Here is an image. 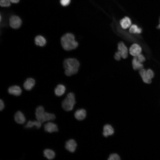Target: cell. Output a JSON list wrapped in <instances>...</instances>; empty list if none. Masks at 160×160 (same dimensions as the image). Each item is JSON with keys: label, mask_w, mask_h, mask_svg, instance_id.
Here are the masks:
<instances>
[{"label": "cell", "mask_w": 160, "mask_h": 160, "mask_svg": "<svg viewBox=\"0 0 160 160\" xmlns=\"http://www.w3.org/2000/svg\"><path fill=\"white\" fill-rule=\"evenodd\" d=\"M45 131L49 133L57 132L58 131L57 127L56 124L52 122H48L44 126Z\"/></svg>", "instance_id": "obj_8"}, {"label": "cell", "mask_w": 160, "mask_h": 160, "mask_svg": "<svg viewBox=\"0 0 160 160\" xmlns=\"http://www.w3.org/2000/svg\"><path fill=\"white\" fill-rule=\"evenodd\" d=\"M118 51L120 52L121 57L126 58L128 57V50L125 44L122 41H120L118 44Z\"/></svg>", "instance_id": "obj_5"}, {"label": "cell", "mask_w": 160, "mask_h": 160, "mask_svg": "<svg viewBox=\"0 0 160 160\" xmlns=\"http://www.w3.org/2000/svg\"><path fill=\"white\" fill-rule=\"evenodd\" d=\"M142 51V48L138 44L135 43L132 44L129 49V52L132 55L136 57L141 54Z\"/></svg>", "instance_id": "obj_6"}, {"label": "cell", "mask_w": 160, "mask_h": 160, "mask_svg": "<svg viewBox=\"0 0 160 160\" xmlns=\"http://www.w3.org/2000/svg\"><path fill=\"white\" fill-rule=\"evenodd\" d=\"M114 132V129L111 125L106 124L104 126L103 134L104 137H107L108 136L111 135L113 134Z\"/></svg>", "instance_id": "obj_14"}, {"label": "cell", "mask_w": 160, "mask_h": 160, "mask_svg": "<svg viewBox=\"0 0 160 160\" xmlns=\"http://www.w3.org/2000/svg\"><path fill=\"white\" fill-rule=\"evenodd\" d=\"M146 73L148 78L151 79L154 76V73L153 71L150 69H147L146 71Z\"/></svg>", "instance_id": "obj_26"}, {"label": "cell", "mask_w": 160, "mask_h": 160, "mask_svg": "<svg viewBox=\"0 0 160 160\" xmlns=\"http://www.w3.org/2000/svg\"><path fill=\"white\" fill-rule=\"evenodd\" d=\"M146 71L145 69L142 68L140 70L139 74L143 81L145 83L149 84L151 83V80L149 79L147 76Z\"/></svg>", "instance_id": "obj_20"}, {"label": "cell", "mask_w": 160, "mask_h": 160, "mask_svg": "<svg viewBox=\"0 0 160 160\" xmlns=\"http://www.w3.org/2000/svg\"><path fill=\"white\" fill-rule=\"evenodd\" d=\"M4 107V103L2 100L1 99L0 100V110L1 111H2Z\"/></svg>", "instance_id": "obj_30"}, {"label": "cell", "mask_w": 160, "mask_h": 160, "mask_svg": "<svg viewBox=\"0 0 160 160\" xmlns=\"http://www.w3.org/2000/svg\"><path fill=\"white\" fill-rule=\"evenodd\" d=\"M9 93L16 96L20 95L22 93L20 87L17 85H14L10 87L8 90Z\"/></svg>", "instance_id": "obj_11"}, {"label": "cell", "mask_w": 160, "mask_h": 160, "mask_svg": "<svg viewBox=\"0 0 160 160\" xmlns=\"http://www.w3.org/2000/svg\"><path fill=\"white\" fill-rule=\"evenodd\" d=\"M132 67L134 70H140L143 67V65L137 60L136 57H135L132 60Z\"/></svg>", "instance_id": "obj_19"}, {"label": "cell", "mask_w": 160, "mask_h": 160, "mask_svg": "<svg viewBox=\"0 0 160 160\" xmlns=\"http://www.w3.org/2000/svg\"><path fill=\"white\" fill-rule=\"evenodd\" d=\"M11 3L9 0H0V6L3 7H8L11 5Z\"/></svg>", "instance_id": "obj_24"}, {"label": "cell", "mask_w": 160, "mask_h": 160, "mask_svg": "<svg viewBox=\"0 0 160 160\" xmlns=\"http://www.w3.org/2000/svg\"><path fill=\"white\" fill-rule=\"evenodd\" d=\"M36 44L40 47H43L45 45L47 41L45 38L41 35L36 36L34 39Z\"/></svg>", "instance_id": "obj_16"}, {"label": "cell", "mask_w": 160, "mask_h": 160, "mask_svg": "<svg viewBox=\"0 0 160 160\" xmlns=\"http://www.w3.org/2000/svg\"><path fill=\"white\" fill-rule=\"evenodd\" d=\"M129 28V32L131 33L140 34L142 32V29L136 24L131 25Z\"/></svg>", "instance_id": "obj_22"}, {"label": "cell", "mask_w": 160, "mask_h": 160, "mask_svg": "<svg viewBox=\"0 0 160 160\" xmlns=\"http://www.w3.org/2000/svg\"><path fill=\"white\" fill-rule=\"evenodd\" d=\"M76 146V143L73 139H70L67 141L65 144L66 149L71 152H73L75 151Z\"/></svg>", "instance_id": "obj_9"}, {"label": "cell", "mask_w": 160, "mask_h": 160, "mask_svg": "<svg viewBox=\"0 0 160 160\" xmlns=\"http://www.w3.org/2000/svg\"><path fill=\"white\" fill-rule=\"evenodd\" d=\"M60 41L63 48L66 51L75 49L78 45V43L75 40L74 35L71 33L64 34L61 38Z\"/></svg>", "instance_id": "obj_2"}, {"label": "cell", "mask_w": 160, "mask_h": 160, "mask_svg": "<svg viewBox=\"0 0 160 160\" xmlns=\"http://www.w3.org/2000/svg\"><path fill=\"white\" fill-rule=\"evenodd\" d=\"M108 160H119L120 158L119 156L116 153L111 154L108 159Z\"/></svg>", "instance_id": "obj_25"}, {"label": "cell", "mask_w": 160, "mask_h": 160, "mask_svg": "<svg viewBox=\"0 0 160 160\" xmlns=\"http://www.w3.org/2000/svg\"><path fill=\"white\" fill-rule=\"evenodd\" d=\"M11 3H17L20 0H9Z\"/></svg>", "instance_id": "obj_31"}, {"label": "cell", "mask_w": 160, "mask_h": 160, "mask_svg": "<svg viewBox=\"0 0 160 160\" xmlns=\"http://www.w3.org/2000/svg\"><path fill=\"white\" fill-rule=\"evenodd\" d=\"M42 123L39 121H29L28 122L25 127L26 128H31L35 127L37 129H39L41 127Z\"/></svg>", "instance_id": "obj_18"}, {"label": "cell", "mask_w": 160, "mask_h": 160, "mask_svg": "<svg viewBox=\"0 0 160 160\" xmlns=\"http://www.w3.org/2000/svg\"><path fill=\"white\" fill-rule=\"evenodd\" d=\"M44 156L49 160L53 159L55 156V152L50 149H45L43 152Z\"/></svg>", "instance_id": "obj_21"}, {"label": "cell", "mask_w": 160, "mask_h": 160, "mask_svg": "<svg viewBox=\"0 0 160 160\" xmlns=\"http://www.w3.org/2000/svg\"><path fill=\"white\" fill-rule=\"evenodd\" d=\"M55 118V116L54 114L49 113L45 112L44 117V122L45 121L53 120H54Z\"/></svg>", "instance_id": "obj_23"}, {"label": "cell", "mask_w": 160, "mask_h": 160, "mask_svg": "<svg viewBox=\"0 0 160 160\" xmlns=\"http://www.w3.org/2000/svg\"><path fill=\"white\" fill-rule=\"evenodd\" d=\"M65 87L63 85L59 84L55 88L54 92L56 96H60L65 93Z\"/></svg>", "instance_id": "obj_17"}, {"label": "cell", "mask_w": 160, "mask_h": 160, "mask_svg": "<svg viewBox=\"0 0 160 160\" xmlns=\"http://www.w3.org/2000/svg\"><path fill=\"white\" fill-rule=\"evenodd\" d=\"M44 108L41 106H38L36 108L35 115L37 120L42 123L44 122V117L45 113Z\"/></svg>", "instance_id": "obj_7"}, {"label": "cell", "mask_w": 160, "mask_h": 160, "mask_svg": "<svg viewBox=\"0 0 160 160\" xmlns=\"http://www.w3.org/2000/svg\"><path fill=\"white\" fill-rule=\"evenodd\" d=\"M22 23L21 19L17 16L12 15L9 18V25L13 28L17 29L19 28L21 25Z\"/></svg>", "instance_id": "obj_4"}, {"label": "cell", "mask_w": 160, "mask_h": 160, "mask_svg": "<svg viewBox=\"0 0 160 160\" xmlns=\"http://www.w3.org/2000/svg\"><path fill=\"white\" fill-rule=\"evenodd\" d=\"M65 74L70 76L76 74L78 71L80 66L78 61L74 58L65 59L63 62Z\"/></svg>", "instance_id": "obj_1"}, {"label": "cell", "mask_w": 160, "mask_h": 160, "mask_svg": "<svg viewBox=\"0 0 160 160\" xmlns=\"http://www.w3.org/2000/svg\"><path fill=\"white\" fill-rule=\"evenodd\" d=\"M137 60L140 62L142 63L145 60V58L143 55L140 54L137 56H136Z\"/></svg>", "instance_id": "obj_27"}, {"label": "cell", "mask_w": 160, "mask_h": 160, "mask_svg": "<svg viewBox=\"0 0 160 160\" xmlns=\"http://www.w3.org/2000/svg\"><path fill=\"white\" fill-rule=\"evenodd\" d=\"M86 116V111L83 109L78 110L74 113L75 118L78 120H83L85 118Z\"/></svg>", "instance_id": "obj_15"}, {"label": "cell", "mask_w": 160, "mask_h": 160, "mask_svg": "<svg viewBox=\"0 0 160 160\" xmlns=\"http://www.w3.org/2000/svg\"><path fill=\"white\" fill-rule=\"evenodd\" d=\"M159 23L158 25L157 26V28H159V29H160V18H159Z\"/></svg>", "instance_id": "obj_32"}, {"label": "cell", "mask_w": 160, "mask_h": 160, "mask_svg": "<svg viewBox=\"0 0 160 160\" xmlns=\"http://www.w3.org/2000/svg\"><path fill=\"white\" fill-rule=\"evenodd\" d=\"M120 24L123 29H126L130 27L132 24V21L129 17H125L120 20Z\"/></svg>", "instance_id": "obj_12"}, {"label": "cell", "mask_w": 160, "mask_h": 160, "mask_svg": "<svg viewBox=\"0 0 160 160\" xmlns=\"http://www.w3.org/2000/svg\"><path fill=\"white\" fill-rule=\"evenodd\" d=\"M76 103L74 94L73 93L70 92L67 94L62 101V107L66 111H71L73 109Z\"/></svg>", "instance_id": "obj_3"}, {"label": "cell", "mask_w": 160, "mask_h": 160, "mask_svg": "<svg viewBox=\"0 0 160 160\" xmlns=\"http://www.w3.org/2000/svg\"><path fill=\"white\" fill-rule=\"evenodd\" d=\"M35 84V80L32 78H28L24 82L23 87L27 90H30L34 87Z\"/></svg>", "instance_id": "obj_13"}, {"label": "cell", "mask_w": 160, "mask_h": 160, "mask_svg": "<svg viewBox=\"0 0 160 160\" xmlns=\"http://www.w3.org/2000/svg\"><path fill=\"white\" fill-rule=\"evenodd\" d=\"M121 57V55L118 51L115 53L114 55V58L116 60H119Z\"/></svg>", "instance_id": "obj_29"}, {"label": "cell", "mask_w": 160, "mask_h": 160, "mask_svg": "<svg viewBox=\"0 0 160 160\" xmlns=\"http://www.w3.org/2000/svg\"><path fill=\"white\" fill-rule=\"evenodd\" d=\"M71 0H60V3L63 6H67L69 5L71 2Z\"/></svg>", "instance_id": "obj_28"}, {"label": "cell", "mask_w": 160, "mask_h": 160, "mask_svg": "<svg viewBox=\"0 0 160 160\" xmlns=\"http://www.w3.org/2000/svg\"><path fill=\"white\" fill-rule=\"evenodd\" d=\"M14 119L16 122L20 124H24L26 121L24 115L20 111H18L16 113L14 116Z\"/></svg>", "instance_id": "obj_10"}]
</instances>
